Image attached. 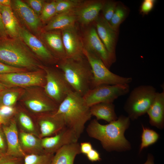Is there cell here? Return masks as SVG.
Segmentation results:
<instances>
[{
	"mask_svg": "<svg viewBox=\"0 0 164 164\" xmlns=\"http://www.w3.org/2000/svg\"><path fill=\"white\" fill-rule=\"evenodd\" d=\"M130 120L128 116L121 115L116 120L103 125L94 119L88 125L86 131L90 137L99 141L106 151H126L131 148L124 135L130 126Z\"/></svg>",
	"mask_w": 164,
	"mask_h": 164,
	"instance_id": "6da1fadb",
	"label": "cell"
},
{
	"mask_svg": "<svg viewBox=\"0 0 164 164\" xmlns=\"http://www.w3.org/2000/svg\"><path fill=\"white\" fill-rule=\"evenodd\" d=\"M55 113L61 117L65 126L72 130L79 138L85 124L92 116L90 107L83 97L74 91L70 93L59 105Z\"/></svg>",
	"mask_w": 164,
	"mask_h": 164,
	"instance_id": "7a4b0ae2",
	"label": "cell"
},
{
	"mask_svg": "<svg viewBox=\"0 0 164 164\" xmlns=\"http://www.w3.org/2000/svg\"><path fill=\"white\" fill-rule=\"evenodd\" d=\"M0 62L10 66L27 69L42 67L20 38L1 39Z\"/></svg>",
	"mask_w": 164,
	"mask_h": 164,
	"instance_id": "3957f363",
	"label": "cell"
},
{
	"mask_svg": "<svg viewBox=\"0 0 164 164\" xmlns=\"http://www.w3.org/2000/svg\"><path fill=\"white\" fill-rule=\"evenodd\" d=\"M58 67L73 91L79 94L83 97L91 88L93 73L86 58L78 60L67 58L59 61Z\"/></svg>",
	"mask_w": 164,
	"mask_h": 164,
	"instance_id": "277c9868",
	"label": "cell"
},
{
	"mask_svg": "<svg viewBox=\"0 0 164 164\" xmlns=\"http://www.w3.org/2000/svg\"><path fill=\"white\" fill-rule=\"evenodd\" d=\"M156 92L155 88L149 85H140L132 91L124 106L130 120H135L147 113Z\"/></svg>",
	"mask_w": 164,
	"mask_h": 164,
	"instance_id": "5b68a950",
	"label": "cell"
},
{
	"mask_svg": "<svg viewBox=\"0 0 164 164\" xmlns=\"http://www.w3.org/2000/svg\"><path fill=\"white\" fill-rule=\"evenodd\" d=\"M84 53L93 73L91 89L101 85L129 84L132 82V77L121 76L112 73L99 57L84 48Z\"/></svg>",
	"mask_w": 164,
	"mask_h": 164,
	"instance_id": "8992f818",
	"label": "cell"
},
{
	"mask_svg": "<svg viewBox=\"0 0 164 164\" xmlns=\"http://www.w3.org/2000/svg\"><path fill=\"white\" fill-rule=\"evenodd\" d=\"M129 84L101 85L91 89L83 96L89 107L101 103H113L119 97L127 94Z\"/></svg>",
	"mask_w": 164,
	"mask_h": 164,
	"instance_id": "52a82bcc",
	"label": "cell"
},
{
	"mask_svg": "<svg viewBox=\"0 0 164 164\" xmlns=\"http://www.w3.org/2000/svg\"><path fill=\"white\" fill-rule=\"evenodd\" d=\"M45 72L46 84L44 87L46 94L59 105L71 92L74 91L60 71L42 67Z\"/></svg>",
	"mask_w": 164,
	"mask_h": 164,
	"instance_id": "ba28073f",
	"label": "cell"
},
{
	"mask_svg": "<svg viewBox=\"0 0 164 164\" xmlns=\"http://www.w3.org/2000/svg\"><path fill=\"white\" fill-rule=\"evenodd\" d=\"M45 71L12 73L0 74V82L7 87H44L46 84Z\"/></svg>",
	"mask_w": 164,
	"mask_h": 164,
	"instance_id": "9c48e42d",
	"label": "cell"
},
{
	"mask_svg": "<svg viewBox=\"0 0 164 164\" xmlns=\"http://www.w3.org/2000/svg\"><path fill=\"white\" fill-rule=\"evenodd\" d=\"M61 31L67 58L77 60L85 58L81 34L76 25Z\"/></svg>",
	"mask_w": 164,
	"mask_h": 164,
	"instance_id": "30bf717a",
	"label": "cell"
},
{
	"mask_svg": "<svg viewBox=\"0 0 164 164\" xmlns=\"http://www.w3.org/2000/svg\"><path fill=\"white\" fill-rule=\"evenodd\" d=\"M82 33L84 48L99 57L109 69L112 64L108 52L99 37L95 27L87 26Z\"/></svg>",
	"mask_w": 164,
	"mask_h": 164,
	"instance_id": "8fae6325",
	"label": "cell"
},
{
	"mask_svg": "<svg viewBox=\"0 0 164 164\" xmlns=\"http://www.w3.org/2000/svg\"><path fill=\"white\" fill-rule=\"evenodd\" d=\"M104 2L100 0H82L74 10L77 22L86 27L95 21Z\"/></svg>",
	"mask_w": 164,
	"mask_h": 164,
	"instance_id": "7c38bea8",
	"label": "cell"
},
{
	"mask_svg": "<svg viewBox=\"0 0 164 164\" xmlns=\"http://www.w3.org/2000/svg\"><path fill=\"white\" fill-rule=\"evenodd\" d=\"M95 22L97 33L108 52L112 64L116 60L115 45L117 30L113 29L102 16H98Z\"/></svg>",
	"mask_w": 164,
	"mask_h": 164,
	"instance_id": "4fadbf2b",
	"label": "cell"
},
{
	"mask_svg": "<svg viewBox=\"0 0 164 164\" xmlns=\"http://www.w3.org/2000/svg\"><path fill=\"white\" fill-rule=\"evenodd\" d=\"M19 37L31 50L40 58L48 63L59 61L51 53L44 44L29 31L20 26Z\"/></svg>",
	"mask_w": 164,
	"mask_h": 164,
	"instance_id": "5bb4252c",
	"label": "cell"
},
{
	"mask_svg": "<svg viewBox=\"0 0 164 164\" xmlns=\"http://www.w3.org/2000/svg\"><path fill=\"white\" fill-rule=\"evenodd\" d=\"M13 5L16 13L30 29L36 32L39 31L41 21L29 5L21 0H15L13 1Z\"/></svg>",
	"mask_w": 164,
	"mask_h": 164,
	"instance_id": "9a60e30c",
	"label": "cell"
},
{
	"mask_svg": "<svg viewBox=\"0 0 164 164\" xmlns=\"http://www.w3.org/2000/svg\"><path fill=\"white\" fill-rule=\"evenodd\" d=\"M45 46L59 61L67 58L63 42L61 31H45L43 34Z\"/></svg>",
	"mask_w": 164,
	"mask_h": 164,
	"instance_id": "2e32d148",
	"label": "cell"
},
{
	"mask_svg": "<svg viewBox=\"0 0 164 164\" xmlns=\"http://www.w3.org/2000/svg\"><path fill=\"white\" fill-rule=\"evenodd\" d=\"M3 129L7 144V149L5 154L17 158L24 157L26 155L19 142L15 121H12L9 125L4 126Z\"/></svg>",
	"mask_w": 164,
	"mask_h": 164,
	"instance_id": "e0dca14e",
	"label": "cell"
},
{
	"mask_svg": "<svg viewBox=\"0 0 164 164\" xmlns=\"http://www.w3.org/2000/svg\"><path fill=\"white\" fill-rule=\"evenodd\" d=\"M147 113L150 124L158 129L164 127V91L157 92L153 101Z\"/></svg>",
	"mask_w": 164,
	"mask_h": 164,
	"instance_id": "ac0fdd59",
	"label": "cell"
},
{
	"mask_svg": "<svg viewBox=\"0 0 164 164\" xmlns=\"http://www.w3.org/2000/svg\"><path fill=\"white\" fill-rule=\"evenodd\" d=\"M74 10L56 14L44 27V31H62L76 26L77 20Z\"/></svg>",
	"mask_w": 164,
	"mask_h": 164,
	"instance_id": "d6986e66",
	"label": "cell"
},
{
	"mask_svg": "<svg viewBox=\"0 0 164 164\" xmlns=\"http://www.w3.org/2000/svg\"><path fill=\"white\" fill-rule=\"evenodd\" d=\"M41 135L48 137L58 133L66 126L60 117L55 113V112L47 114L39 122Z\"/></svg>",
	"mask_w": 164,
	"mask_h": 164,
	"instance_id": "ffe728a7",
	"label": "cell"
},
{
	"mask_svg": "<svg viewBox=\"0 0 164 164\" xmlns=\"http://www.w3.org/2000/svg\"><path fill=\"white\" fill-rule=\"evenodd\" d=\"M80 153L78 142L65 145L56 152L50 164H73L76 156Z\"/></svg>",
	"mask_w": 164,
	"mask_h": 164,
	"instance_id": "44dd1931",
	"label": "cell"
},
{
	"mask_svg": "<svg viewBox=\"0 0 164 164\" xmlns=\"http://www.w3.org/2000/svg\"><path fill=\"white\" fill-rule=\"evenodd\" d=\"M0 9L4 26L7 35L11 38L19 37V26L11 7L0 5Z\"/></svg>",
	"mask_w": 164,
	"mask_h": 164,
	"instance_id": "7402d4cb",
	"label": "cell"
},
{
	"mask_svg": "<svg viewBox=\"0 0 164 164\" xmlns=\"http://www.w3.org/2000/svg\"><path fill=\"white\" fill-rule=\"evenodd\" d=\"M92 116L95 117L97 120H103L108 123L116 120L118 118L113 103H101L90 107Z\"/></svg>",
	"mask_w": 164,
	"mask_h": 164,
	"instance_id": "603a6c76",
	"label": "cell"
},
{
	"mask_svg": "<svg viewBox=\"0 0 164 164\" xmlns=\"http://www.w3.org/2000/svg\"><path fill=\"white\" fill-rule=\"evenodd\" d=\"M142 132L141 135V143L140 146L139 153L144 149L155 143L159 138V135L153 130L142 125Z\"/></svg>",
	"mask_w": 164,
	"mask_h": 164,
	"instance_id": "cb8c5ba5",
	"label": "cell"
},
{
	"mask_svg": "<svg viewBox=\"0 0 164 164\" xmlns=\"http://www.w3.org/2000/svg\"><path fill=\"white\" fill-rule=\"evenodd\" d=\"M53 154L42 153L26 155L24 158V164H50Z\"/></svg>",
	"mask_w": 164,
	"mask_h": 164,
	"instance_id": "d4e9b609",
	"label": "cell"
},
{
	"mask_svg": "<svg viewBox=\"0 0 164 164\" xmlns=\"http://www.w3.org/2000/svg\"><path fill=\"white\" fill-rule=\"evenodd\" d=\"M82 1L81 0H56V14L74 10Z\"/></svg>",
	"mask_w": 164,
	"mask_h": 164,
	"instance_id": "484cf974",
	"label": "cell"
},
{
	"mask_svg": "<svg viewBox=\"0 0 164 164\" xmlns=\"http://www.w3.org/2000/svg\"><path fill=\"white\" fill-rule=\"evenodd\" d=\"M56 15V1H53L45 3L39 17L43 22H48Z\"/></svg>",
	"mask_w": 164,
	"mask_h": 164,
	"instance_id": "4316f807",
	"label": "cell"
},
{
	"mask_svg": "<svg viewBox=\"0 0 164 164\" xmlns=\"http://www.w3.org/2000/svg\"><path fill=\"white\" fill-rule=\"evenodd\" d=\"M126 13V10L124 6L121 5H117L115 12L109 22L113 29L117 30L125 18Z\"/></svg>",
	"mask_w": 164,
	"mask_h": 164,
	"instance_id": "83f0119b",
	"label": "cell"
},
{
	"mask_svg": "<svg viewBox=\"0 0 164 164\" xmlns=\"http://www.w3.org/2000/svg\"><path fill=\"white\" fill-rule=\"evenodd\" d=\"M20 141L22 145L26 148L33 149L38 147H42L41 141H39L32 135L21 132L20 134Z\"/></svg>",
	"mask_w": 164,
	"mask_h": 164,
	"instance_id": "f1b7e54d",
	"label": "cell"
},
{
	"mask_svg": "<svg viewBox=\"0 0 164 164\" xmlns=\"http://www.w3.org/2000/svg\"><path fill=\"white\" fill-rule=\"evenodd\" d=\"M6 90L1 92L0 103L1 105L11 106L16 101L18 93L15 91H6Z\"/></svg>",
	"mask_w": 164,
	"mask_h": 164,
	"instance_id": "f546056e",
	"label": "cell"
},
{
	"mask_svg": "<svg viewBox=\"0 0 164 164\" xmlns=\"http://www.w3.org/2000/svg\"><path fill=\"white\" fill-rule=\"evenodd\" d=\"M117 5V3L114 1H105L101 9L102 17L109 23L115 12Z\"/></svg>",
	"mask_w": 164,
	"mask_h": 164,
	"instance_id": "4dcf8cb0",
	"label": "cell"
},
{
	"mask_svg": "<svg viewBox=\"0 0 164 164\" xmlns=\"http://www.w3.org/2000/svg\"><path fill=\"white\" fill-rule=\"evenodd\" d=\"M19 121L21 125L26 129L29 131H33L34 126L30 118L23 113H20L19 115Z\"/></svg>",
	"mask_w": 164,
	"mask_h": 164,
	"instance_id": "1f68e13d",
	"label": "cell"
},
{
	"mask_svg": "<svg viewBox=\"0 0 164 164\" xmlns=\"http://www.w3.org/2000/svg\"><path fill=\"white\" fill-rule=\"evenodd\" d=\"M25 68L15 67L7 65L0 62V74L27 72Z\"/></svg>",
	"mask_w": 164,
	"mask_h": 164,
	"instance_id": "d6a6232c",
	"label": "cell"
},
{
	"mask_svg": "<svg viewBox=\"0 0 164 164\" xmlns=\"http://www.w3.org/2000/svg\"><path fill=\"white\" fill-rule=\"evenodd\" d=\"M29 6L38 15H40L44 1L42 0H28L27 1Z\"/></svg>",
	"mask_w": 164,
	"mask_h": 164,
	"instance_id": "836d02e7",
	"label": "cell"
},
{
	"mask_svg": "<svg viewBox=\"0 0 164 164\" xmlns=\"http://www.w3.org/2000/svg\"><path fill=\"white\" fill-rule=\"evenodd\" d=\"M155 2L154 0H145L141 6L140 12L143 14H147L153 9Z\"/></svg>",
	"mask_w": 164,
	"mask_h": 164,
	"instance_id": "e575fe53",
	"label": "cell"
},
{
	"mask_svg": "<svg viewBox=\"0 0 164 164\" xmlns=\"http://www.w3.org/2000/svg\"><path fill=\"white\" fill-rule=\"evenodd\" d=\"M21 160V158L5 154L0 158V164H19Z\"/></svg>",
	"mask_w": 164,
	"mask_h": 164,
	"instance_id": "d590c367",
	"label": "cell"
},
{
	"mask_svg": "<svg viewBox=\"0 0 164 164\" xmlns=\"http://www.w3.org/2000/svg\"><path fill=\"white\" fill-rule=\"evenodd\" d=\"M14 111V109L11 106L0 105V115L5 120L6 118L12 115Z\"/></svg>",
	"mask_w": 164,
	"mask_h": 164,
	"instance_id": "8d00e7d4",
	"label": "cell"
},
{
	"mask_svg": "<svg viewBox=\"0 0 164 164\" xmlns=\"http://www.w3.org/2000/svg\"><path fill=\"white\" fill-rule=\"evenodd\" d=\"M86 155L88 160L92 162L99 161L101 160L98 152L93 148Z\"/></svg>",
	"mask_w": 164,
	"mask_h": 164,
	"instance_id": "74e56055",
	"label": "cell"
},
{
	"mask_svg": "<svg viewBox=\"0 0 164 164\" xmlns=\"http://www.w3.org/2000/svg\"><path fill=\"white\" fill-rule=\"evenodd\" d=\"M80 145L81 153L85 155L93 149L92 145L89 142H81Z\"/></svg>",
	"mask_w": 164,
	"mask_h": 164,
	"instance_id": "f35d334b",
	"label": "cell"
},
{
	"mask_svg": "<svg viewBox=\"0 0 164 164\" xmlns=\"http://www.w3.org/2000/svg\"><path fill=\"white\" fill-rule=\"evenodd\" d=\"M7 36L3 23L0 9V37L1 39H5L7 38Z\"/></svg>",
	"mask_w": 164,
	"mask_h": 164,
	"instance_id": "ab89813d",
	"label": "cell"
},
{
	"mask_svg": "<svg viewBox=\"0 0 164 164\" xmlns=\"http://www.w3.org/2000/svg\"><path fill=\"white\" fill-rule=\"evenodd\" d=\"M5 147V144L3 133L0 130V151L4 150Z\"/></svg>",
	"mask_w": 164,
	"mask_h": 164,
	"instance_id": "60d3db41",
	"label": "cell"
},
{
	"mask_svg": "<svg viewBox=\"0 0 164 164\" xmlns=\"http://www.w3.org/2000/svg\"><path fill=\"white\" fill-rule=\"evenodd\" d=\"M144 164H154V158L152 154L150 153L148 154L147 160Z\"/></svg>",
	"mask_w": 164,
	"mask_h": 164,
	"instance_id": "b9f144b4",
	"label": "cell"
},
{
	"mask_svg": "<svg viewBox=\"0 0 164 164\" xmlns=\"http://www.w3.org/2000/svg\"><path fill=\"white\" fill-rule=\"evenodd\" d=\"M11 1L10 0H0V5L6 6L11 7Z\"/></svg>",
	"mask_w": 164,
	"mask_h": 164,
	"instance_id": "7bdbcfd3",
	"label": "cell"
},
{
	"mask_svg": "<svg viewBox=\"0 0 164 164\" xmlns=\"http://www.w3.org/2000/svg\"><path fill=\"white\" fill-rule=\"evenodd\" d=\"M7 87L3 83L0 82V92L7 89Z\"/></svg>",
	"mask_w": 164,
	"mask_h": 164,
	"instance_id": "ee69618b",
	"label": "cell"
},
{
	"mask_svg": "<svg viewBox=\"0 0 164 164\" xmlns=\"http://www.w3.org/2000/svg\"><path fill=\"white\" fill-rule=\"evenodd\" d=\"M0 123L2 124H4L5 123V120L0 115Z\"/></svg>",
	"mask_w": 164,
	"mask_h": 164,
	"instance_id": "f6af8a7d",
	"label": "cell"
},
{
	"mask_svg": "<svg viewBox=\"0 0 164 164\" xmlns=\"http://www.w3.org/2000/svg\"><path fill=\"white\" fill-rule=\"evenodd\" d=\"M5 154L2 152L0 151V158Z\"/></svg>",
	"mask_w": 164,
	"mask_h": 164,
	"instance_id": "bcb514c9",
	"label": "cell"
},
{
	"mask_svg": "<svg viewBox=\"0 0 164 164\" xmlns=\"http://www.w3.org/2000/svg\"><path fill=\"white\" fill-rule=\"evenodd\" d=\"M1 124L0 123V126H1Z\"/></svg>",
	"mask_w": 164,
	"mask_h": 164,
	"instance_id": "7dc6e473",
	"label": "cell"
},
{
	"mask_svg": "<svg viewBox=\"0 0 164 164\" xmlns=\"http://www.w3.org/2000/svg\"><path fill=\"white\" fill-rule=\"evenodd\" d=\"M0 93H1V92H0Z\"/></svg>",
	"mask_w": 164,
	"mask_h": 164,
	"instance_id": "c3c4849f",
	"label": "cell"
}]
</instances>
